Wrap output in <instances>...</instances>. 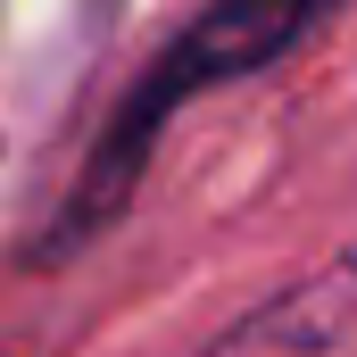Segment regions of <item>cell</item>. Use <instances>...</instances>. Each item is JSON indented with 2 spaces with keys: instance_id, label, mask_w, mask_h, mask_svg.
<instances>
[{
  "instance_id": "1",
  "label": "cell",
  "mask_w": 357,
  "mask_h": 357,
  "mask_svg": "<svg viewBox=\"0 0 357 357\" xmlns=\"http://www.w3.org/2000/svg\"><path fill=\"white\" fill-rule=\"evenodd\" d=\"M324 8H333V0H208L175 42H167V59L142 75V91L116 108V125L100 133L91 167L75 175V191H67L59 241H84L91 225H108V216L133 199V183L150 167V142H158V125H167L175 108H191L199 91H216V84H241V75L274 67L282 50H299V42L324 25Z\"/></svg>"
},
{
  "instance_id": "2",
  "label": "cell",
  "mask_w": 357,
  "mask_h": 357,
  "mask_svg": "<svg viewBox=\"0 0 357 357\" xmlns=\"http://www.w3.org/2000/svg\"><path fill=\"white\" fill-rule=\"evenodd\" d=\"M357 349V258L324 266L316 282L266 299L233 333H216L199 357H349Z\"/></svg>"
}]
</instances>
